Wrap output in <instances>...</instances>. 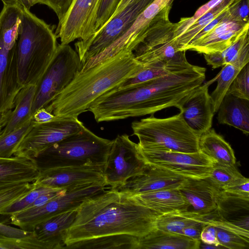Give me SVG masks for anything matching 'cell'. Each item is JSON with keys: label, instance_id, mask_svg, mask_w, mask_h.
<instances>
[{"label": "cell", "instance_id": "obj_30", "mask_svg": "<svg viewBox=\"0 0 249 249\" xmlns=\"http://www.w3.org/2000/svg\"><path fill=\"white\" fill-rule=\"evenodd\" d=\"M18 4L4 5L0 13V35L5 47L12 49L16 44L22 18Z\"/></svg>", "mask_w": 249, "mask_h": 249}, {"label": "cell", "instance_id": "obj_47", "mask_svg": "<svg viewBox=\"0 0 249 249\" xmlns=\"http://www.w3.org/2000/svg\"><path fill=\"white\" fill-rule=\"evenodd\" d=\"M229 15V9L224 11V12L222 13L221 14H220L218 16H217L216 18H215L214 19H213L212 21H211L209 23H208L205 27H204L193 38V39L190 41V43L195 41H196V40H197L200 39L201 38H202L206 34H207L209 32H210L213 28L215 26H216L217 24H218L221 22L225 20L228 18Z\"/></svg>", "mask_w": 249, "mask_h": 249}, {"label": "cell", "instance_id": "obj_18", "mask_svg": "<svg viewBox=\"0 0 249 249\" xmlns=\"http://www.w3.org/2000/svg\"><path fill=\"white\" fill-rule=\"evenodd\" d=\"M229 16L202 38L190 43L183 50L209 54L221 52L228 48L249 30V22L233 21Z\"/></svg>", "mask_w": 249, "mask_h": 249}, {"label": "cell", "instance_id": "obj_24", "mask_svg": "<svg viewBox=\"0 0 249 249\" xmlns=\"http://www.w3.org/2000/svg\"><path fill=\"white\" fill-rule=\"evenodd\" d=\"M220 124L235 127L244 134L249 133V100L226 93L217 110Z\"/></svg>", "mask_w": 249, "mask_h": 249}, {"label": "cell", "instance_id": "obj_10", "mask_svg": "<svg viewBox=\"0 0 249 249\" xmlns=\"http://www.w3.org/2000/svg\"><path fill=\"white\" fill-rule=\"evenodd\" d=\"M154 0H133L88 40L75 44L82 66L120 37Z\"/></svg>", "mask_w": 249, "mask_h": 249}, {"label": "cell", "instance_id": "obj_12", "mask_svg": "<svg viewBox=\"0 0 249 249\" xmlns=\"http://www.w3.org/2000/svg\"><path fill=\"white\" fill-rule=\"evenodd\" d=\"M33 122V121H32ZM84 126L78 118H60L33 124L16 147L14 156L36 158L41 152L66 137L80 131Z\"/></svg>", "mask_w": 249, "mask_h": 249}, {"label": "cell", "instance_id": "obj_26", "mask_svg": "<svg viewBox=\"0 0 249 249\" xmlns=\"http://www.w3.org/2000/svg\"><path fill=\"white\" fill-rule=\"evenodd\" d=\"M199 151L208 157L213 163L234 165L236 158L231 145L211 128L203 133L198 141Z\"/></svg>", "mask_w": 249, "mask_h": 249}, {"label": "cell", "instance_id": "obj_19", "mask_svg": "<svg viewBox=\"0 0 249 249\" xmlns=\"http://www.w3.org/2000/svg\"><path fill=\"white\" fill-rule=\"evenodd\" d=\"M195 212L209 216L217 211L223 190L209 178H187L178 188Z\"/></svg>", "mask_w": 249, "mask_h": 249}, {"label": "cell", "instance_id": "obj_13", "mask_svg": "<svg viewBox=\"0 0 249 249\" xmlns=\"http://www.w3.org/2000/svg\"><path fill=\"white\" fill-rule=\"evenodd\" d=\"M138 148L146 164L187 178H208L213 168V162L199 151L185 153L168 150L143 149L139 146Z\"/></svg>", "mask_w": 249, "mask_h": 249}, {"label": "cell", "instance_id": "obj_27", "mask_svg": "<svg viewBox=\"0 0 249 249\" xmlns=\"http://www.w3.org/2000/svg\"><path fill=\"white\" fill-rule=\"evenodd\" d=\"M36 87L35 85L24 86L18 92L10 118L0 134H5L14 131L31 120Z\"/></svg>", "mask_w": 249, "mask_h": 249}, {"label": "cell", "instance_id": "obj_20", "mask_svg": "<svg viewBox=\"0 0 249 249\" xmlns=\"http://www.w3.org/2000/svg\"><path fill=\"white\" fill-rule=\"evenodd\" d=\"M22 87L18 79L16 45L7 49L0 35V111L14 108L15 98Z\"/></svg>", "mask_w": 249, "mask_h": 249}, {"label": "cell", "instance_id": "obj_41", "mask_svg": "<svg viewBox=\"0 0 249 249\" xmlns=\"http://www.w3.org/2000/svg\"><path fill=\"white\" fill-rule=\"evenodd\" d=\"M227 93L249 100V64L245 65L233 79Z\"/></svg>", "mask_w": 249, "mask_h": 249}, {"label": "cell", "instance_id": "obj_7", "mask_svg": "<svg viewBox=\"0 0 249 249\" xmlns=\"http://www.w3.org/2000/svg\"><path fill=\"white\" fill-rule=\"evenodd\" d=\"M176 24L169 18L151 25L133 51L136 58L143 66L162 64L181 66L190 64L185 51H181L175 36Z\"/></svg>", "mask_w": 249, "mask_h": 249}, {"label": "cell", "instance_id": "obj_23", "mask_svg": "<svg viewBox=\"0 0 249 249\" xmlns=\"http://www.w3.org/2000/svg\"><path fill=\"white\" fill-rule=\"evenodd\" d=\"M126 196L160 214L186 211L190 207L178 189Z\"/></svg>", "mask_w": 249, "mask_h": 249}, {"label": "cell", "instance_id": "obj_25", "mask_svg": "<svg viewBox=\"0 0 249 249\" xmlns=\"http://www.w3.org/2000/svg\"><path fill=\"white\" fill-rule=\"evenodd\" d=\"M201 241L155 229L138 238V249H198Z\"/></svg>", "mask_w": 249, "mask_h": 249}, {"label": "cell", "instance_id": "obj_15", "mask_svg": "<svg viewBox=\"0 0 249 249\" xmlns=\"http://www.w3.org/2000/svg\"><path fill=\"white\" fill-rule=\"evenodd\" d=\"M103 170V167L92 166L47 169L39 171L37 178L33 182L36 187L44 186L60 189L95 182H105Z\"/></svg>", "mask_w": 249, "mask_h": 249}, {"label": "cell", "instance_id": "obj_53", "mask_svg": "<svg viewBox=\"0 0 249 249\" xmlns=\"http://www.w3.org/2000/svg\"><path fill=\"white\" fill-rule=\"evenodd\" d=\"M17 4L23 8L30 10V8L36 4L42 3V0H16Z\"/></svg>", "mask_w": 249, "mask_h": 249}, {"label": "cell", "instance_id": "obj_40", "mask_svg": "<svg viewBox=\"0 0 249 249\" xmlns=\"http://www.w3.org/2000/svg\"><path fill=\"white\" fill-rule=\"evenodd\" d=\"M214 227L216 231L219 243L225 249H248L249 248V239L234 231L220 227Z\"/></svg>", "mask_w": 249, "mask_h": 249}, {"label": "cell", "instance_id": "obj_45", "mask_svg": "<svg viewBox=\"0 0 249 249\" xmlns=\"http://www.w3.org/2000/svg\"><path fill=\"white\" fill-rule=\"evenodd\" d=\"M222 190L236 196L249 199V179L244 177L232 185Z\"/></svg>", "mask_w": 249, "mask_h": 249}, {"label": "cell", "instance_id": "obj_1", "mask_svg": "<svg viewBox=\"0 0 249 249\" xmlns=\"http://www.w3.org/2000/svg\"><path fill=\"white\" fill-rule=\"evenodd\" d=\"M205 73L204 67L190 64L144 83L115 88L94 101L88 111L101 123L151 115L172 107L179 108L202 84Z\"/></svg>", "mask_w": 249, "mask_h": 249}, {"label": "cell", "instance_id": "obj_14", "mask_svg": "<svg viewBox=\"0 0 249 249\" xmlns=\"http://www.w3.org/2000/svg\"><path fill=\"white\" fill-rule=\"evenodd\" d=\"M100 1L73 0L56 30L61 44H69L78 38L85 42L93 36Z\"/></svg>", "mask_w": 249, "mask_h": 249}, {"label": "cell", "instance_id": "obj_50", "mask_svg": "<svg viewBox=\"0 0 249 249\" xmlns=\"http://www.w3.org/2000/svg\"><path fill=\"white\" fill-rule=\"evenodd\" d=\"M56 117L47 111L45 108H42L36 111L32 117V120L36 123H43L52 121Z\"/></svg>", "mask_w": 249, "mask_h": 249}, {"label": "cell", "instance_id": "obj_34", "mask_svg": "<svg viewBox=\"0 0 249 249\" xmlns=\"http://www.w3.org/2000/svg\"><path fill=\"white\" fill-rule=\"evenodd\" d=\"M234 165L213 163L209 179L217 186L224 189L243 178Z\"/></svg>", "mask_w": 249, "mask_h": 249}, {"label": "cell", "instance_id": "obj_16", "mask_svg": "<svg viewBox=\"0 0 249 249\" xmlns=\"http://www.w3.org/2000/svg\"><path fill=\"white\" fill-rule=\"evenodd\" d=\"M187 178L164 169L147 164L143 171L115 189L125 196L166 189H178Z\"/></svg>", "mask_w": 249, "mask_h": 249}, {"label": "cell", "instance_id": "obj_48", "mask_svg": "<svg viewBox=\"0 0 249 249\" xmlns=\"http://www.w3.org/2000/svg\"><path fill=\"white\" fill-rule=\"evenodd\" d=\"M33 231H27L8 226L0 222V234L14 238H20L30 235Z\"/></svg>", "mask_w": 249, "mask_h": 249}, {"label": "cell", "instance_id": "obj_54", "mask_svg": "<svg viewBox=\"0 0 249 249\" xmlns=\"http://www.w3.org/2000/svg\"><path fill=\"white\" fill-rule=\"evenodd\" d=\"M133 0H120L118 6L109 20L125 8ZM108 20V21H109Z\"/></svg>", "mask_w": 249, "mask_h": 249}, {"label": "cell", "instance_id": "obj_6", "mask_svg": "<svg viewBox=\"0 0 249 249\" xmlns=\"http://www.w3.org/2000/svg\"><path fill=\"white\" fill-rule=\"evenodd\" d=\"M133 135L139 139L138 146L143 149H163L194 153L199 151L200 135L184 121L181 112L165 118L151 114L131 124Z\"/></svg>", "mask_w": 249, "mask_h": 249}, {"label": "cell", "instance_id": "obj_55", "mask_svg": "<svg viewBox=\"0 0 249 249\" xmlns=\"http://www.w3.org/2000/svg\"><path fill=\"white\" fill-rule=\"evenodd\" d=\"M4 5H17V2L16 0H1Z\"/></svg>", "mask_w": 249, "mask_h": 249}, {"label": "cell", "instance_id": "obj_35", "mask_svg": "<svg viewBox=\"0 0 249 249\" xmlns=\"http://www.w3.org/2000/svg\"><path fill=\"white\" fill-rule=\"evenodd\" d=\"M187 65L171 66L157 64L143 66V68L139 72L133 76L127 79L116 88H123L144 83L165 75L171 70Z\"/></svg>", "mask_w": 249, "mask_h": 249}, {"label": "cell", "instance_id": "obj_32", "mask_svg": "<svg viewBox=\"0 0 249 249\" xmlns=\"http://www.w3.org/2000/svg\"><path fill=\"white\" fill-rule=\"evenodd\" d=\"M221 54L224 65L230 64L241 70L249 62V34L246 31L236 41Z\"/></svg>", "mask_w": 249, "mask_h": 249}, {"label": "cell", "instance_id": "obj_51", "mask_svg": "<svg viewBox=\"0 0 249 249\" xmlns=\"http://www.w3.org/2000/svg\"><path fill=\"white\" fill-rule=\"evenodd\" d=\"M223 0H211L206 4L199 7L195 13L194 17L198 19L211 9L218 4Z\"/></svg>", "mask_w": 249, "mask_h": 249}, {"label": "cell", "instance_id": "obj_5", "mask_svg": "<svg viewBox=\"0 0 249 249\" xmlns=\"http://www.w3.org/2000/svg\"><path fill=\"white\" fill-rule=\"evenodd\" d=\"M113 140L100 137L85 125L34 158L38 171L79 166L104 168Z\"/></svg>", "mask_w": 249, "mask_h": 249}, {"label": "cell", "instance_id": "obj_17", "mask_svg": "<svg viewBox=\"0 0 249 249\" xmlns=\"http://www.w3.org/2000/svg\"><path fill=\"white\" fill-rule=\"evenodd\" d=\"M213 81V79L198 87L178 108L188 125L200 136L212 125L215 113L208 87Z\"/></svg>", "mask_w": 249, "mask_h": 249}, {"label": "cell", "instance_id": "obj_37", "mask_svg": "<svg viewBox=\"0 0 249 249\" xmlns=\"http://www.w3.org/2000/svg\"><path fill=\"white\" fill-rule=\"evenodd\" d=\"M60 189L52 188L47 186H39L36 188L21 199L11 204L1 212L0 215L9 217L13 214L23 211L40 196Z\"/></svg>", "mask_w": 249, "mask_h": 249}, {"label": "cell", "instance_id": "obj_4", "mask_svg": "<svg viewBox=\"0 0 249 249\" xmlns=\"http://www.w3.org/2000/svg\"><path fill=\"white\" fill-rule=\"evenodd\" d=\"M16 45L18 81L23 87L36 85L57 50V36L50 25L22 6Z\"/></svg>", "mask_w": 249, "mask_h": 249}, {"label": "cell", "instance_id": "obj_21", "mask_svg": "<svg viewBox=\"0 0 249 249\" xmlns=\"http://www.w3.org/2000/svg\"><path fill=\"white\" fill-rule=\"evenodd\" d=\"M77 209L56 214L36 226L33 233L46 249H64L67 231L75 219Z\"/></svg>", "mask_w": 249, "mask_h": 249}, {"label": "cell", "instance_id": "obj_22", "mask_svg": "<svg viewBox=\"0 0 249 249\" xmlns=\"http://www.w3.org/2000/svg\"><path fill=\"white\" fill-rule=\"evenodd\" d=\"M39 171L33 158L18 156L0 158V191L32 182Z\"/></svg>", "mask_w": 249, "mask_h": 249}, {"label": "cell", "instance_id": "obj_2", "mask_svg": "<svg viewBox=\"0 0 249 249\" xmlns=\"http://www.w3.org/2000/svg\"><path fill=\"white\" fill-rule=\"evenodd\" d=\"M158 213L109 188L85 200L69 229L66 246L101 236L128 234L140 238L156 229Z\"/></svg>", "mask_w": 249, "mask_h": 249}, {"label": "cell", "instance_id": "obj_3", "mask_svg": "<svg viewBox=\"0 0 249 249\" xmlns=\"http://www.w3.org/2000/svg\"><path fill=\"white\" fill-rule=\"evenodd\" d=\"M143 66L128 50L80 71L45 108L57 118H78L107 91L139 72Z\"/></svg>", "mask_w": 249, "mask_h": 249}, {"label": "cell", "instance_id": "obj_36", "mask_svg": "<svg viewBox=\"0 0 249 249\" xmlns=\"http://www.w3.org/2000/svg\"><path fill=\"white\" fill-rule=\"evenodd\" d=\"M33 124L32 119L21 127L5 134L0 133V158H9Z\"/></svg>", "mask_w": 249, "mask_h": 249}, {"label": "cell", "instance_id": "obj_8", "mask_svg": "<svg viewBox=\"0 0 249 249\" xmlns=\"http://www.w3.org/2000/svg\"><path fill=\"white\" fill-rule=\"evenodd\" d=\"M82 65L75 50L69 44H58L48 68L36 85L32 116L46 108L81 71Z\"/></svg>", "mask_w": 249, "mask_h": 249}, {"label": "cell", "instance_id": "obj_52", "mask_svg": "<svg viewBox=\"0 0 249 249\" xmlns=\"http://www.w3.org/2000/svg\"><path fill=\"white\" fill-rule=\"evenodd\" d=\"M12 110L0 111V133L7 124L11 115Z\"/></svg>", "mask_w": 249, "mask_h": 249}, {"label": "cell", "instance_id": "obj_44", "mask_svg": "<svg viewBox=\"0 0 249 249\" xmlns=\"http://www.w3.org/2000/svg\"><path fill=\"white\" fill-rule=\"evenodd\" d=\"M73 0H42V4L52 8L58 18L59 26L63 20Z\"/></svg>", "mask_w": 249, "mask_h": 249}, {"label": "cell", "instance_id": "obj_39", "mask_svg": "<svg viewBox=\"0 0 249 249\" xmlns=\"http://www.w3.org/2000/svg\"><path fill=\"white\" fill-rule=\"evenodd\" d=\"M35 188L36 186L32 182L0 191V212L24 197Z\"/></svg>", "mask_w": 249, "mask_h": 249}, {"label": "cell", "instance_id": "obj_11", "mask_svg": "<svg viewBox=\"0 0 249 249\" xmlns=\"http://www.w3.org/2000/svg\"><path fill=\"white\" fill-rule=\"evenodd\" d=\"M146 165L137 143L132 141L127 134L118 135L113 140L103 170L106 185L116 189L141 174Z\"/></svg>", "mask_w": 249, "mask_h": 249}, {"label": "cell", "instance_id": "obj_9", "mask_svg": "<svg viewBox=\"0 0 249 249\" xmlns=\"http://www.w3.org/2000/svg\"><path fill=\"white\" fill-rule=\"evenodd\" d=\"M105 182L68 188L66 192L42 206L29 208L10 215L7 220L27 231H33L39 224L58 213L77 209L86 199L107 189Z\"/></svg>", "mask_w": 249, "mask_h": 249}, {"label": "cell", "instance_id": "obj_31", "mask_svg": "<svg viewBox=\"0 0 249 249\" xmlns=\"http://www.w3.org/2000/svg\"><path fill=\"white\" fill-rule=\"evenodd\" d=\"M235 0H223L198 18L188 29L176 38L179 49L183 50L193 38L208 23L228 10Z\"/></svg>", "mask_w": 249, "mask_h": 249}, {"label": "cell", "instance_id": "obj_46", "mask_svg": "<svg viewBox=\"0 0 249 249\" xmlns=\"http://www.w3.org/2000/svg\"><path fill=\"white\" fill-rule=\"evenodd\" d=\"M200 240L201 242L207 245H213L225 249L219 243L215 227L207 222L202 230Z\"/></svg>", "mask_w": 249, "mask_h": 249}, {"label": "cell", "instance_id": "obj_42", "mask_svg": "<svg viewBox=\"0 0 249 249\" xmlns=\"http://www.w3.org/2000/svg\"><path fill=\"white\" fill-rule=\"evenodd\" d=\"M120 0H100L97 13L94 34L99 31L109 20Z\"/></svg>", "mask_w": 249, "mask_h": 249}, {"label": "cell", "instance_id": "obj_38", "mask_svg": "<svg viewBox=\"0 0 249 249\" xmlns=\"http://www.w3.org/2000/svg\"><path fill=\"white\" fill-rule=\"evenodd\" d=\"M1 249H46L44 245L35 237L33 231L29 236L18 238L0 234Z\"/></svg>", "mask_w": 249, "mask_h": 249}, {"label": "cell", "instance_id": "obj_33", "mask_svg": "<svg viewBox=\"0 0 249 249\" xmlns=\"http://www.w3.org/2000/svg\"><path fill=\"white\" fill-rule=\"evenodd\" d=\"M240 70L231 65L226 64L223 66L214 78L217 81V85L215 89L210 94L214 113L217 112L233 79Z\"/></svg>", "mask_w": 249, "mask_h": 249}, {"label": "cell", "instance_id": "obj_28", "mask_svg": "<svg viewBox=\"0 0 249 249\" xmlns=\"http://www.w3.org/2000/svg\"><path fill=\"white\" fill-rule=\"evenodd\" d=\"M138 238L128 234L105 236L75 242L65 249H138Z\"/></svg>", "mask_w": 249, "mask_h": 249}, {"label": "cell", "instance_id": "obj_43", "mask_svg": "<svg viewBox=\"0 0 249 249\" xmlns=\"http://www.w3.org/2000/svg\"><path fill=\"white\" fill-rule=\"evenodd\" d=\"M249 0H235L229 9L230 19L242 23L249 22Z\"/></svg>", "mask_w": 249, "mask_h": 249}, {"label": "cell", "instance_id": "obj_29", "mask_svg": "<svg viewBox=\"0 0 249 249\" xmlns=\"http://www.w3.org/2000/svg\"><path fill=\"white\" fill-rule=\"evenodd\" d=\"M207 217L188 210L161 214L156 219V229L179 234L182 230L187 227L205 222Z\"/></svg>", "mask_w": 249, "mask_h": 249}, {"label": "cell", "instance_id": "obj_49", "mask_svg": "<svg viewBox=\"0 0 249 249\" xmlns=\"http://www.w3.org/2000/svg\"><path fill=\"white\" fill-rule=\"evenodd\" d=\"M206 223V220L204 223H198L187 227L182 230L179 234L193 239L200 240V234Z\"/></svg>", "mask_w": 249, "mask_h": 249}]
</instances>
